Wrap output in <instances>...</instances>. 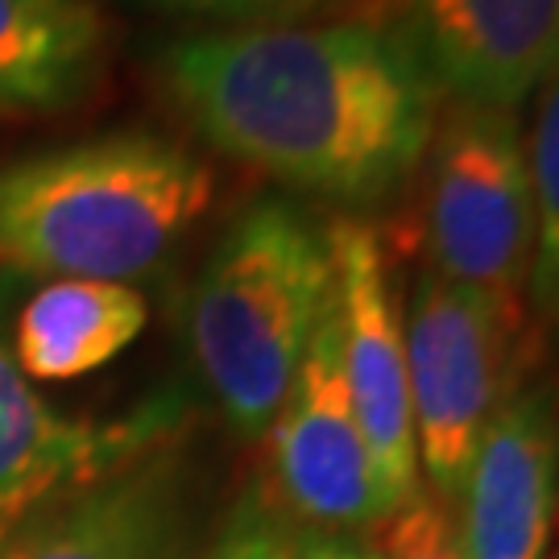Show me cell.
Masks as SVG:
<instances>
[{
	"mask_svg": "<svg viewBox=\"0 0 559 559\" xmlns=\"http://www.w3.org/2000/svg\"><path fill=\"white\" fill-rule=\"evenodd\" d=\"M158 80L212 150L295 191L373 207L427 158L436 83L369 21L224 25L166 41Z\"/></svg>",
	"mask_w": 559,
	"mask_h": 559,
	"instance_id": "obj_1",
	"label": "cell"
},
{
	"mask_svg": "<svg viewBox=\"0 0 559 559\" xmlns=\"http://www.w3.org/2000/svg\"><path fill=\"white\" fill-rule=\"evenodd\" d=\"M216 191L179 141L112 133L0 166V274L133 282L175 253Z\"/></svg>",
	"mask_w": 559,
	"mask_h": 559,
	"instance_id": "obj_2",
	"label": "cell"
},
{
	"mask_svg": "<svg viewBox=\"0 0 559 559\" xmlns=\"http://www.w3.org/2000/svg\"><path fill=\"white\" fill-rule=\"evenodd\" d=\"M336 295L328 228L258 200L224 228L191 290V357L240 440H265Z\"/></svg>",
	"mask_w": 559,
	"mask_h": 559,
	"instance_id": "obj_3",
	"label": "cell"
},
{
	"mask_svg": "<svg viewBox=\"0 0 559 559\" xmlns=\"http://www.w3.org/2000/svg\"><path fill=\"white\" fill-rule=\"evenodd\" d=\"M402 344L419 477L452 510L485 427L526 381V311L419 270L402 307Z\"/></svg>",
	"mask_w": 559,
	"mask_h": 559,
	"instance_id": "obj_4",
	"label": "cell"
},
{
	"mask_svg": "<svg viewBox=\"0 0 559 559\" xmlns=\"http://www.w3.org/2000/svg\"><path fill=\"white\" fill-rule=\"evenodd\" d=\"M423 162L427 270L522 311L535 261V200L519 117L452 100Z\"/></svg>",
	"mask_w": 559,
	"mask_h": 559,
	"instance_id": "obj_5",
	"label": "cell"
},
{
	"mask_svg": "<svg viewBox=\"0 0 559 559\" xmlns=\"http://www.w3.org/2000/svg\"><path fill=\"white\" fill-rule=\"evenodd\" d=\"M21 278L0 274V539L41 506L187 436V411L154 399L120 419L62 415L17 369L9 336V299Z\"/></svg>",
	"mask_w": 559,
	"mask_h": 559,
	"instance_id": "obj_6",
	"label": "cell"
},
{
	"mask_svg": "<svg viewBox=\"0 0 559 559\" xmlns=\"http://www.w3.org/2000/svg\"><path fill=\"white\" fill-rule=\"evenodd\" d=\"M265 440L270 480L261 489L290 526L373 531L381 522L378 480L344 381L336 295Z\"/></svg>",
	"mask_w": 559,
	"mask_h": 559,
	"instance_id": "obj_7",
	"label": "cell"
},
{
	"mask_svg": "<svg viewBox=\"0 0 559 559\" xmlns=\"http://www.w3.org/2000/svg\"><path fill=\"white\" fill-rule=\"evenodd\" d=\"M203 468L187 436L41 506L0 559H200Z\"/></svg>",
	"mask_w": 559,
	"mask_h": 559,
	"instance_id": "obj_8",
	"label": "cell"
},
{
	"mask_svg": "<svg viewBox=\"0 0 559 559\" xmlns=\"http://www.w3.org/2000/svg\"><path fill=\"white\" fill-rule=\"evenodd\" d=\"M336 265V323L344 381L357 411L360 436L369 448L378 480L381 519L402 501L423 493L415 419H411V381L402 344V307L385 270L381 237L360 221L328 228Z\"/></svg>",
	"mask_w": 559,
	"mask_h": 559,
	"instance_id": "obj_9",
	"label": "cell"
},
{
	"mask_svg": "<svg viewBox=\"0 0 559 559\" xmlns=\"http://www.w3.org/2000/svg\"><path fill=\"white\" fill-rule=\"evenodd\" d=\"M559 519V394L522 381L485 427L452 506L464 559H547Z\"/></svg>",
	"mask_w": 559,
	"mask_h": 559,
	"instance_id": "obj_10",
	"label": "cell"
},
{
	"mask_svg": "<svg viewBox=\"0 0 559 559\" xmlns=\"http://www.w3.org/2000/svg\"><path fill=\"white\" fill-rule=\"evenodd\" d=\"M402 38L452 100L519 108L559 67V0H399Z\"/></svg>",
	"mask_w": 559,
	"mask_h": 559,
	"instance_id": "obj_11",
	"label": "cell"
},
{
	"mask_svg": "<svg viewBox=\"0 0 559 559\" xmlns=\"http://www.w3.org/2000/svg\"><path fill=\"white\" fill-rule=\"evenodd\" d=\"M150 307L133 282H46L13 316V357L29 381H75L117 360L145 332Z\"/></svg>",
	"mask_w": 559,
	"mask_h": 559,
	"instance_id": "obj_12",
	"label": "cell"
},
{
	"mask_svg": "<svg viewBox=\"0 0 559 559\" xmlns=\"http://www.w3.org/2000/svg\"><path fill=\"white\" fill-rule=\"evenodd\" d=\"M104 46L96 0H0V112L80 100L100 75Z\"/></svg>",
	"mask_w": 559,
	"mask_h": 559,
	"instance_id": "obj_13",
	"label": "cell"
},
{
	"mask_svg": "<svg viewBox=\"0 0 559 559\" xmlns=\"http://www.w3.org/2000/svg\"><path fill=\"white\" fill-rule=\"evenodd\" d=\"M526 170H531V200H535V261L531 286L535 311L559 328V67L547 75L526 141Z\"/></svg>",
	"mask_w": 559,
	"mask_h": 559,
	"instance_id": "obj_14",
	"label": "cell"
},
{
	"mask_svg": "<svg viewBox=\"0 0 559 559\" xmlns=\"http://www.w3.org/2000/svg\"><path fill=\"white\" fill-rule=\"evenodd\" d=\"M373 543L381 559H464L452 510H443L427 489L385 514L373 526Z\"/></svg>",
	"mask_w": 559,
	"mask_h": 559,
	"instance_id": "obj_15",
	"label": "cell"
},
{
	"mask_svg": "<svg viewBox=\"0 0 559 559\" xmlns=\"http://www.w3.org/2000/svg\"><path fill=\"white\" fill-rule=\"evenodd\" d=\"M203 559H286V519L261 485H249Z\"/></svg>",
	"mask_w": 559,
	"mask_h": 559,
	"instance_id": "obj_16",
	"label": "cell"
},
{
	"mask_svg": "<svg viewBox=\"0 0 559 559\" xmlns=\"http://www.w3.org/2000/svg\"><path fill=\"white\" fill-rule=\"evenodd\" d=\"M179 13L233 21V25H270V21H307L332 13V0H162Z\"/></svg>",
	"mask_w": 559,
	"mask_h": 559,
	"instance_id": "obj_17",
	"label": "cell"
},
{
	"mask_svg": "<svg viewBox=\"0 0 559 559\" xmlns=\"http://www.w3.org/2000/svg\"><path fill=\"white\" fill-rule=\"evenodd\" d=\"M286 559H381L373 531H316L286 522Z\"/></svg>",
	"mask_w": 559,
	"mask_h": 559,
	"instance_id": "obj_18",
	"label": "cell"
},
{
	"mask_svg": "<svg viewBox=\"0 0 559 559\" xmlns=\"http://www.w3.org/2000/svg\"><path fill=\"white\" fill-rule=\"evenodd\" d=\"M332 13H353V21H369V25H390V17L399 13V0H332Z\"/></svg>",
	"mask_w": 559,
	"mask_h": 559,
	"instance_id": "obj_19",
	"label": "cell"
},
{
	"mask_svg": "<svg viewBox=\"0 0 559 559\" xmlns=\"http://www.w3.org/2000/svg\"><path fill=\"white\" fill-rule=\"evenodd\" d=\"M547 559H559V551H556V556H547Z\"/></svg>",
	"mask_w": 559,
	"mask_h": 559,
	"instance_id": "obj_20",
	"label": "cell"
}]
</instances>
